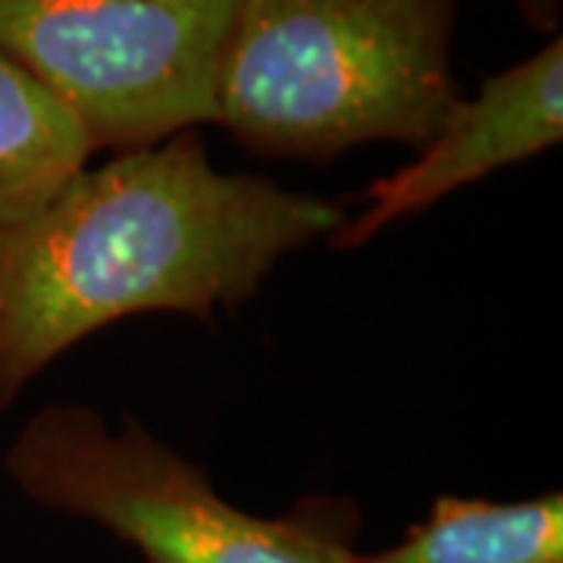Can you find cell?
<instances>
[{
    "label": "cell",
    "mask_w": 563,
    "mask_h": 563,
    "mask_svg": "<svg viewBox=\"0 0 563 563\" xmlns=\"http://www.w3.org/2000/svg\"><path fill=\"white\" fill-rule=\"evenodd\" d=\"M457 0H235L217 125L247 151L335 161L366 141L422 147L461 101Z\"/></svg>",
    "instance_id": "obj_2"
},
{
    "label": "cell",
    "mask_w": 563,
    "mask_h": 563,
    "mask_svg": "<svg viewBox=\"0 0 563 563\" xmlns=\"http://www.w3.org/2000/svg\"><path fill=\"white\" fill-rule=\"evenodd\" d=\"M342 222L322 198L213 169L198 129L81 169L0 232V407L122 317L239 307L285 254Z\"/></svg>",
    "instance_id": "obj_1"
},
{
    "label": "cell",
    "mask_w": 563,
    "mask_h": 563,
    "mask_svg": "<svg viewBox=\"0 0 563 563\" xmlns=\"http://www.w3.org/2000/svg\"><path fill=\"white\" fill-rule=\"evenodd\" d=\"M7 473L41 507L95 520L144 563H351V514L310 504L266 520L217 495L207 473L122 417L113 432L79 404L25 422Z\"/></svg>",
    "instance_id": "obj_3"
},
{
    "label": "cell",
    "mask_w": 563,
    "mask_h": 563,
    "mask_svg": "<svg viewBox=\"0 0 563 563\" xmlns=\"http://www.w3.org/2000/svg\"><path fill=\"white\" fill-rule=\"evenodd\" d=\"M235 0H0V54L95 147L135 151L217 122Z\"/></svg>",
    "instance_id": "obj_4"
},
{
    "label": "cell",
    "mask_w": 563,
    "mask_h": 563,
    "mask_svg": "<svg viewBox=\"0 0 563 563\" xmlns=\"http://www.w3.org/2000/svg\"><path fill=\"white\" fill-rule=\"evenodd\" d=\"M95 151L81 122L0 54V232L32 220Z\"/></svg>",
    "instance_id": "obj_6"
},
{
    "label": "cell",
    "mask_w": 563,
    "mask_h": 563,
    "mask_svg": "<svg viewBox=\"0 0 563 563\" xmlns=\"http://www.w3.org/2000/svg\"><path fill=\"white\" fill-rule=\"evenodd\" d=\"M520 16L539 32H558L563 13V0H514Z\"/></svg>",
    "instance_id": "obj_8"
},
{
    "label": "cell",
    "mask_w": 563,
    "mask_h": 563,
    "mask_svg": "<svg viewBox=\"0 0 563 563\" xmlns=\"http://www.w3.org/2000/svg\"><path fill=\"white\" fill-rule=\"evenodd\" d=\"M563 139V41L485 79L476 98L451 107L420 157L366 188V210L332 232L335 247H357L388 222L420 213L488 173L523 163Z\"/></svg>",
    "instance_id": "obj_5"
},
{
    "label": "cell",
    "mask_w": 563,
    "mask_h": 563,
    "mask_svg": "<svg viewBox=\"0 0 563 563\" xmlns=\"http://www.w3.org/2000/svg\"><path fill=\"white\" fill-rule=\"evenodd\" d=\"M351 563H563V498L495 504L442 495L404 542Z\"/></svg>",
    "instance_id": "obj_7"
}]
</instances>
